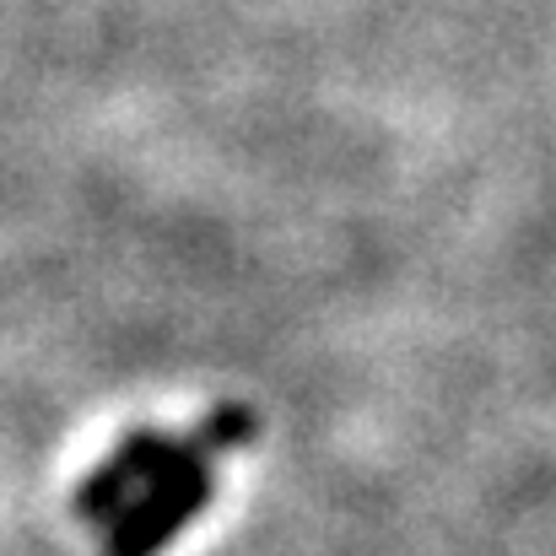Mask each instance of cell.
Returning a JSON list of instances; mask_svg holds the SVG:
<instances>
[{"mask_svg": "<svg viewBox=\"0 0 556 556\" xmlns=\"http://www.w3.org/2000/svg\"><path fill=\"white\" fill-rule=\"evenodd\" d=\"M254 438L249 405L211 410L194 432H130L76 492V514L109 530V556H157L211 503V459Z\"/></svg>", "mask_w": 556, "mask_h": 556, "instance_id": "obj_1", "label": "cell"}]
</instances>
